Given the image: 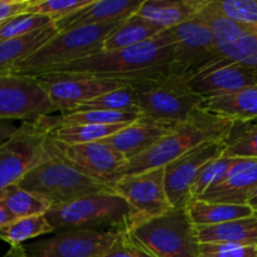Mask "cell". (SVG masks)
I'll return each mask as SVG.
<instances>
[{
  "label": "cell",
  "mask_w": 257,
  "mask_h": 257,
  "mask_svg": "<svg viewBox=\"0 0 257 257\" xmlns=\"http://www.w3.org/2000/svg\"><path fill=\"white\" fill-rule=\"evenodd\" d=\"M100 257H152L130 236L128 231L118 232L112 247Z\"/></svg>",
  "instance_id": "obj_38"
},
{
  "label": "cell",
  "mask_w": 257,
  "mask_h": 257,
  "mask_svg": "<svg viewBox=\"0 0 257 257\" xmlns=\"http://www.w3.org/2000/svg\"><path fill=\"white\" fill-rule=\"evenodd\" d=\"M226 60L257 69V30L235 40L220 52Z\"/></svg>",
  "instance_id": "obj_36"
},
{
  "label": "cell",
  "mask_w": 257,
  "mask_h": 257,
  "mask_svg": "<svg viewBox=\"0 0 257 257\" xmlns=\"http://www.w3.org/2000/svg\"><path fill=\"white\" fill-rule=\"evenodd\" d=\"M235 160L236 158H228L222 156V157H218L208 162L200 171L197 177L195 178L193 183L191 185L190 191H188V201L193 200V198L202 197L207 191L212 190L218 183L222 182V180L226 177Z\"/></svg>",
  "instance_id": "obj_32"
},
{
  "label": "cell",
  "mask_w": 257,
  "mask_h": 257,
  "mask_svg": "<svg viewBox=\"0 0 257 257\" xmlns=\"http://www.w3.org/2000/svg\"><path fill=\"white\" fill-rule=\"evenodd\" d=\"M186 208L195 226L222 225L255 215V211L248 205L207 202L200 198L188 201Z\"/></svg>",
  "instance_id": "obj_25"
},
{
  "label": "cell",
  "mask_w": 257,
  "mask_h": 257,
  "mask_svg": "<svg viewBox=\"0 0 257 257\" xmlns=\"http://www.w3.org/2000/svg\"><path fill=\"white\" fill-rule=\"evenodd\" d=\"M202 7V0H143L136 14L162 30L192 19Z\"/></svg>",
  "instance_id": "obj_20"
},
{
  "label": "cell",
  "mask_w": 257,
  "mask_h": 257,
  "mask_svg": "<svg viewBox=\"0 0 257 257\" xmlns=\"http://www.w3.org/2000/svg\"><path fill=\"white\" fill-rule=\"evenodd\" d=\"M3 257H29L27 251H25L24 246H12L10 250L8 251Z\"/></svg>",
  "instance_id": "obj_42"
},
{
  "label": "cell",
  "mask_w": 257,
  "mask_h": 257,
  "mask_svg": "<svg viewBox=\"0 0 257 257\" xmlns=\"http://www.w3.org/2000/svg\"><path fill=\"white\" fill-rule=\"evenodd\" d=\"M124 20V19H123ZM122 20L63 30L30 57L15 65L10 74L38 77L45 70L103 52L104 40Z\"/></svg>",
  "instance_id": "obj_5"
},
{
  "label": "cell",
  "mask_w": 257,
  "mask_h": 257,
  "mask_svg": "<svg viewBox=\"0 0 257 257\" xmlns=\"http://www.w3.org/2000/svg\"><path fill=\"white\" fill-rule=\"evenodd\" d=\"M222 141L206 142L188 151L165 166V187L172 207H183L188 201V191L200 171L211 161L222 157Z\"/></svg>",
  "instance_id": "obj_15"
},
{
  "label": "cell",
  "mask_w": 257,
  "mask_h": 257,
  "mask_svg": "<svg viewBox=\"0 0 257 257\" xmlns=\"http://www.w3.org/2000/svg\"><path fill=\"white\" fill-rule=\"evenodd\" d=\"M49 156V136L34 120H24L0 148V191L18 183Z\"/></svg>",
  "instance_id": "obj_9"
},
{
  "label": "cell",
  "mask_w": 257,
  "mask_h": 257,
  "mask_svg": "<svg viewBox=\"0 0 257 257\" xmlns=\"http://www.w3.org/2000/svg\"><path fill=\"white\" fill-rule=\"evenodd\" d=\"M247 205L252 207V210L255 211V213L257 212V190L255 191V193H253V195L251 196V198H250V200H248Z\"/></svg>",
  "instance_id": "obj_43"
},
{
  "label": "cell",
  "mask_w": 257,
  "mask_h": 257,
  "mask_svg": "<svg viewBox=\"0 0 257 257\" xmlns=\"http://www.w3.org/2000/svg\"><path fill=\"white\" fill-rule=\"evenodd\" d=\"M255 215H256V216H257V212H256V213H255Z\"/></svg>",
  "instance_id": "obj_44"
},
{
  "label": "cell",
  "mask_w": 257,
  "mask_h": 257,
  "mask_svg": "<svg viewBox=\"0 0 257 257\" xmlns=\"http://www.w3.org/2000/svg\"><path fill=\"white\" fill-rule=\"evenodd\" d=\"M172 58L173 42L167 29L147 42L123 49L100 52L84 59L53 67L40 75H88L120 80L128 85L160 82L173 77Z\"/></svg>",
  "instance_id": "obj_1"
},
{
  "label": "cell",
  "mask_w": 257,
  "mask_h": 257,
  "mask_svg": "<svg viewBox=\"0 0 257 257\" xmlns=\"http://www.w3.org/2000/svg\"><path fill=\"white\" fill-rule=\"evenodd\" d=\"M0 201L15 218L45 215L52 207L47 200L24 190L18 183L0 191Z\"/></svg>",
  "instance_id": "obj_28"
},
{
  "label": "cell",
  "mask_w": 257,
  "mask_h": 257,
  "mask_svg": "<svg viewBox=\"0 0 257 257\" xmlns=\"http://www.w3.org/2000/svg\"><path fill=\"white\" fill-rule=\"evenodd\" d=\"M117 236V231H63L24 248L29 257H100Z\"/></svg>",
  "instance_id": "obj_14"
},
{
  "label": "cell",
  "mask_w": 257,
  "mask_h": 257,
  "mask_svg": "<svg viewBox=\"0 0 257 257\" xmlns=\"http://www.w3.org/2000/svg\"><path fill=\"white\" fill-rule=\"evenodd\" d=\"M176 123L162 122L142 115L136 122L120 130L102 142L112 146L122 153L127 161L142 155L158 142Z\"/></svg>",
  "instance_id": "obj_18"
},
{
  "label": "cell",
  "mask_w": 257,
  "mask_h": 257,
  "mask_svg": "<svg viewBox=\"0 0 257 257\" xmlns=\"http://www.w3.org/2000/svg\"><path fill=\"white\" fill-rule=\"evenodd\" d=\"M53 142L58 152L68 162L108 187L114 188L115 183L123 177V170L128 161L112 146L104 142L72 146L63 145L54 140Z\"/></svg>",
  "instance_id": "obj_13"
},
{
  "label": "cell",
  "mask_w": 257,
  "mask_h": 257,
  "mask_svg": "<svg viewBox=\"0 0 257 257\" xmlns=\"http://www.w3.org/2000/svg\"><path fill=\"white\" fill-rule=\"evenodd\" d=\"M18 128L12 123V120L0 119V148L17 133Z\"/></svg>",
  "instance_id": "obj_40"
},
{
  "label": "cell",
  "mask_w": 257,
  "mask_h": 257,
  "mask_svg": "<svg viewBox=\"0 0 257 257\" xmlns=\"http://www.w3.org/2000/svg\"><path fill=\"white\" fill-rule=\"evenodd\" d=\"M168 30L173 42L171 68L175 78L188 82L225 59L218 53L211 28L198 15Z\"/></svg>",
  "instance_id": "obj_8"
},
{
  "label": "cell",
  "mask_w": 257,
  "mask_h": 257,
  "mask_svg": "<svg viewBox=\"0 0 257 257\" xmlns=\"http://www.w3.org/2000/svg\"><path fill=\"white\" fill-rule=\"evenodd\" d=\"M55 112L37 78L0 75V119H37Z\"/></svg>",
  "instance_id": "obj_11"
},
{
  "label": "cell",
  "mask_w": 257,
  "mask_h": 257,
  "mask_svg": "<svg viewBox=\"0 0 257 257\" xmlns=\"http://www.w3.org/2000/svg\"><path fill=\"white\" fill-rule=\"evenodd\" d=\"M198 257H257V246L201 243Z\"/></svg>",
  "instance_id": "obj_37"
},
{
  "label": "cell",
  "mask_w": 257,
  "mask_h": 257,
  "mask_svg": "<svg viewBox=\"0 0 257 257\" xmlns=\"http://www.w3.org/2000/svg\"><path fill=\"white\" fill-rule=\"evenodd\" d=\"M192 92L205 97L257 87V69L222 59L187 82Z\"/></svg>",
  "instance_id": "obj_16"
},
{
  "label": "cell",
  "mask_w": 257,
  "mask_h": 257,
  "mask_svg": "<svg viewBox=\"0 0 257 257\" xmlns=\"http://www.w3.org/2000/svg\"><path fill=\"white\" fill-rule=\"evenodd\" d=\"M128 233L152 257L200 256L201 243L186 206L136 223Z\"/></svg>",
  "instance_id": "obj_6"
},
{
  "label": "cell",
  "mask_w": 257,
  "mask_h": 257,
  "mask_svg": "<svg viewBox=\"0 0 257 257\" xmlns=\"http://www.w3.org/2000/svg\"><path fill=\"white\" fill-rule=\"evenodd\" d=\"M161 32L163 30L135 13L127 19L122 20V23L105 38L103 52L123 49L147 42Z\"/></svg>",
  "instance_id": "obj_26"
},
{
  "label": "cell",
  "mask_w": 257,
  "mask_h": 257,
  "mask_svg": "<svg viewBox=\"0 0 257 257\" xmlns=\"http://www.w3.org/2000/svg\"><path fill=\"white\" fill-rule=\"evenodd\" d=\"M58 33L59 30L54 23L29 34L20 35L0 43V75L10 74L15 65L30 57Z\"/></svg>",
  "instance_id": "obj_22"
},
{
  "label": "cell",
  "mask_w": 257,
  "mask_h": 257,
  "mask_svg": "<svg viewBox=\"0 0 257 257\" xmlns=\"http://www.w3.org/2000/svg\"><path fill=\"white\" fill-rule=\"evenodd\" d=\"M222 142L223 157L257 160V119L233 120Z\"/></svg>",
  "instance_id": "obj_27"
},
{
  "label": "cell",
  "mask_w": 257,
  "mask_h": 257,
  "mask_svg": "<svg viewBox=\"0 0 257 257\" xmlns=\"http://www.w3.org/2000/svg\"><path fill=\"white\" fill-rule=\"evenodd\" d=\"M200 108L232 120L257 119V87L205 97Z\"/></svg>",
  "instance_id": "obj_21"
},
{
  "label": "cell",
  "mask_w": 257,
  "mask_h": 257,
  "mask_svg": "<svg viewBox=\"0 0 257 257\" xmlns=\"http://www.w3.org/2000/svg\"><path fill=\"white\" fill-rule=\"evenodd\" d=\"M54 232L63 231H128L132 215L128 203L115 192L88 195L52 206L45 213Z\"/></svg>",
  "instance_id": "obj_4"
},
{
  "label": "cell",
  "mask_w": 257,
  "mask_h": 257,
  "mask_svg": "<svg viewBox=\"0 0 257 257\" xmlns=\"http://www.w3.org/2000/svg\"><path fill=\"white\" fill-rule=\"evenodd\" d=\"M32 0H0V24L17 15L27 13Z\"/></svg>",
  "instance_id": "obj_39"
},
{
  "label": "cell",
  "mask_w": 257,
  "mask_h": 257,
  "mask_svg": "<svg viewBox=\"0 0 257 257\" xmlns=\"http://www.w3.org/2000/svg\"><path fill=\"white\" fill-rule=\"evenodd\" d=\"M142 113L108 112V110H87L68 112L58 115H42L34 119L38 127L49 133L64 125L79 124H130L142 117Z\"/></svg>",
  "instance_id": "obj_23"
},
{
  "label": "cell",
  "mask_w": 257,
  "mask_h": 257,
  "mask_svg": "<svg viewBox=\"0 0 257 257\" xmlns=\"http://www.w3.org/2000/svg\"><path fill=\"white\" fill-rule=\"evenodd\" d=\"M87 110L141 113L137 107V103H136L135 89L131 85L105 93L92 100H88V102L75 107L70 112H87Z\"/></svg>",
  "instance_id": "obj_31"
},
{
  "label": "cell",
  "mask_w": 257,
  "mask_h": 257,
  "mask_svg": "<svg viewBox=\"0 0 257 257\" xmlns=\"http://www.w3.org/2000/svg\"><path fill=\"white\" fill-rule=\"evenodd\" d=\"M208 5L235 22L257 28V0H208Z\"/></svg>",
  "instance_id": "obj_34"
},
{
  "label": "cell",
  "mask_w": 257,
  "mask_h": 257,
  "mask_svg": "<svg viewBox=\"0 0 257 257\" xmlns=\"http://www.w3.org/2000/svg\"><path fill=\"white\" fill-rule=\"evenodd\" d=\"M136 103L146 117L168 123L190 119L201 109L202 95L192 92L187 82L178 78H166L160 82L136 83Z\"/></svg>",
  "instance_id": "obj_7"
},
{
  "label": "cell",
  "mask_w": 257,
  "mask_h": 257,
  "mask_svg": "<svg viewBox=\"0 0 257 257\" xmlns=\"http://www.w3.org/2000/svg\"><path fill=\"white\" fill-rule=\"evenodd\" d=\"M33 78L39 80L55 112L60 113L70 112L88 100L128 85L120 80L88 75L49 74Z\"/></svg>",
  "instance_id": "obj_12"
},
{
  "label": "cell",
  "mask_w": 257,
  "mask_h": 257,
  "mask_svg": "<svg viewBox=\"0 0 257 257\" xmlns=\"http://www.w3.org/2000/svg\"><path fill=\"white\" fill-rule=\"evenodd\" d=\"M200 243L257 246V216L216 226H196Z\"/></svg>",
  "instance_id": "obj_24"
},
{
  "label": "cell",
  "mask_w": 257,
  "mask_h": 257,
  "mask_svg": "<svg viewBox=\"0 0 257 257\" xmlns=\"http://www.w3.org/2000/svg\"><path fill=\"white\" fill-rule=\"evenodd\" d=\"M113 190L130 206L132 215L131 227L172 208L166 193L163 167L123 176Z\"/></svg>",
  "instance_id": "obj_10"
},
{
  "label": "cell",
  "mask_w": 257,
  "mask_h": 257,
  "mask_svg": "<svg viewBox=\"0 0 257 257\" xmlns=\"http://www.w3.org/2000/svg\"><path fill=\"white\" fill-rule=\"evenodd\" d=\"M13 220H15V217L7 210V207H5V206L3 205L2 201H0V230H2L7 223H9L10 221Z\"/></svg>",
  "instance_id": "obj_41"
},
{
  "label": "cell",
  "mask_w": 257,
  "mask_h": 257,
  "mask_svg": "<svg viewBox=\"0 0 257 257\" xmlns=\"http://www.w3.org/2000/svg\"><path fill=\"white\" fill-rule=\"evenodd\" d=\"M54 23L52 18L44 15L29 14V13L17 15L0 24V43L20 35L29 34L38 29L49 27Z\"/></svg>",
  "instance_id": "obj_33"
},
{
  "label": "cell",
  "mask_w": 257,
  "mask_h": 257,
  "mask_svg": "<svg viewBox=\"0 0 257 257\" xmlns=\"http://www.w3.org/2000/svg\"><path fill=\"white\" fill-rule=\"evenodd\" d=\"M131 124V123H130ZM128 124H79L64 125L49 132L50 138L63 145H84L102 142Z\"/></svg>",
  "instance_id": "obj_29"
},
{
  "label": "cell",
  "mask_w": 257,
  "mask_h": 257,
  "mask_svg": "<svg viewBox=\"0 0 257 257\" xmlns=\"http://www.w3.org/2000/svg\"><path fill=\"white\" fill-rule=\"evenodd\" d=\"M54 232L45 215L15 218L0 230V240L12 246H22L24 241L40 235Z\"/></svg>",
  "instance_id": "obj_30"
},
{
  "label": "cell",
  "mask_w": 257,
  "mask_h": 257,
  "mask_svg": "<svg viewBox=\"0 0 257 257\" xmlns=\"http://www.w3.org/2000/svg\"><path fill=\"white\" fill-rule=\"evenodd\" d=\"M93 0H34L30 2L27 13L44 15L54 22L88 7Z\"/></svg>",
  "instance_id": "obj_35"
},
{
  "label": "cell",
  "mask_w": 257,
  "mask_h": 257,
  "mask_svg": "<svg viewBox=\"0 0 257 257\" xmlns=\"http://www.w3.org/2000/svg\"><path fill=\"white\" fill-rule=\"evenodd\" d=\"M232 123V119L200 109L190 119L173 124L150 150L128 161L123 176L165 167L202 143L222 141Z\"/></svg>",
  "instance_id": "obj_2"
},
{
  "label": "cell",
  "mask_w": 257,
  "mask_h": 257,
  "mask_svg": "<svg viewBox=\"0 0 257 257\" xmlns=\"http://www.w3.org/2000/svg\"><path fill=\"white\" fill-rule=\"evenodd\" d=\"M18 185L40 196L52 206H60L88 195L114 192L104 183L89 177L68 162L49 137V156L28 172Z\"/></svg>",
  "instance_id": "obj_3"
},
{
  "label": "cell",
  "mask_w": 257,
  "mask_h": 257,
  "mask_svg": "<svg viewBox=\"0 0 257 257\" xmlns=\"http://www.w3.org/2000/svg\"><path fill=\"white\" fill-rule=\"evenodd\" d=\"M143 0H93L88 7L55 22L59 32L127 19L140 9Z\"/></svg>",
  "instance_id": "obj_19"
},
{
  "label": "cell",
  "mask_w": 257,
  "mask_h": 257,
  "mask_svg": "<svg viewBox=\"0 0 257 257\" xmlns=\"http://www.w3.org/2000/svg\"><path fill=\"white\" fill-rule=\"evenodd\" d=\"M257 190V160L236 158L222 182L207 191L200 200L215 203L247 205Z\"/></svg>",
  "instance_id": "obj_17"
}]
</instances>
